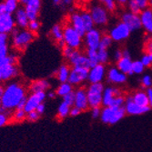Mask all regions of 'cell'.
Here are the masks:
<instances>
[{"mask_svg":"<svg viewBox=\"0 0 152 152\" xmlns=\"http://www.w3.org/2000/svg\"><path fill=\"white\" fill-rule=\"evenodd\" d=\"M26 96L25 88L18 83H11L4 88V92L1 99V107L11 111L16 109L19 102Z\"/></svg>","mask_w":152,"mask_h":152,"instance_id":"obj_1","label":"cell"},{"mask_svg":"<svg viewBox=\"0 0 152 152\" xmlns=\"http://www.w3.org/2000/svg\"><path fill=\"white\" fill-rule=\"evenodd\" d=\"M12 42L14 48L17 49H25L34 39V34L28 31L27 29L19 30L18 27H15L11 32Z\"/></svg>","mask_w":152,"mask_h":152,"instance_id":"obj_2","label":"cell"},{"mask_svg":"<svg viewBox=\"0 0 152 152\" xmlns=\"http://www.w3.org/2000/svg\"><path fill=\"white\" fill-rule=\"evenodd\" d=\"M126 115L125 107H107L101 109L100 119L105 124H113L118 123Z\"/></svg>","mask_w":152,"mask_h":152,"instance_id":"obj_3","label":"cell"},{"mask_svg":"<svg viewBox=\"0 0 152 152\" xmlns=\"http://www.w3.org/2000/svg\"><path fill=\"white\" fill-rule=\"evenodd\" d=\"M104 85L102 83L90 84L87 88V96L89 107H100L102 105V96L104 92Z\"/></svg>","mask_w":152,"mask_h":152,"instance_id":"obj_4","label":"cell"},{"mask_svg":"<svg viewBox=\"0 0 152 152\" xmlns=\"http://www.w3.org/2000/svg\"><path fill=\"white\" fill-rule=\"evenodd\" d=\"M63 40L66 46L75 50H78L83 43L82 37L70 25H67L63 27Z\"/></svg>","mask_w":152,"mask_h":152,"instance_id":"obj_5","label":"cell"},{"mask_svg":"<svg viewBox=\"0 0 152 152\" xmlns=\"http://www.w3.org/2000/svg\"><path fill=\"white\" fill-rule=\"evenodd\" d=\"M18 2L19 4L24 6L27 18H28L29 21L37 20L39 12L41 9L40 0H22V1H18Z\"/></svg>","mask_w":152,"mask_h":152,"instance_id":"obj_6","label":"cell"},{"mask_svg":"<svg viewBox=\"0 0 152 152\" xmlns=\"http://www.w3.org/2000/svg\"><path fill=\"white\" fill-rule=\"evenodd\" d=\"M89 13L96 26H104L108 22V12L102 4L92 6Z\"/></svg>","mask_w":152,"mask_h":152,"instance_id":"obj_7","label":"cell"},{"mask_svg":"<svg viewBox=\"0 0 152 152\" xmlns=\"http://www.w3.org/2000/svg\"><path fill=\"white\" fill-rule=\"evenodd\" d=\"M130 33L131 31L129 30V27L124 23L119 22L110 29L108 36L111 37L113 41L120 42V41L126 40L130 36Z\"/></svg>","mask_w":152,"mask_h":152,"instance_id":"obj_8","label":"cell"},{"mask_svg":"<svg viewBox=\"0 0 152 152\" xmlns=\"http://www.w3.org/2000/svg\"><path fill=\"white\" fill-rule=\"evenodd\" d=\"M88 70L89 69L84 68V67H72L70 69V73H69L67 82L69 83L71 86L80 85L81 83L88 80Z\"/></svg>","mask_w":152,"mask_h":152,"instance_id":"obj_9","label":"cell"},{"mask_svg":"<svg viewBox=\"0 0 152 152\" xmlns=\"http://www.w3.org/2000/svg\"><path fill=\"white\" fill-rule=\"evenodd\" d=\"M102 37L101 32L98 28H93L86 33L84 36V43L88 49L98 50Z\"/></svg>","mask_w":152,"mask_h":152,"instance_id":"obj_10","label":"cell"},{"mask_svg":"<svg viewBox=\"0 0 152 152\" xmlns=\"http://www.w3.org/2000/svg\"><path fill=\"white\" fill-rule=\"evenodd\" d=\"M46 98H47L46 92H36V93H32L30 96H27L26 103L24 107L26 113L27 114L31 111H35L39 104L44 103Z\"/></svg>","mask_w":152,"mask_h":152,"instance_id":"obj_11","label":"cell"},{"mask_svg":"<svg viewBox=\"0 0 152 152\" xmlns=\"http://www.w3.org/2000/svg\"><path fill=\"white\" fill-rule=\"evenodd\" d=\"M121 22L125 24L131 32L140 30L142 27L140 15H135L129 11L124 12L121 15Z\"/></svg>","mask_w":152,"mask_h":152,"instance_id":"obj_12","label":"cell"},{"mask_svg":"<svg viewBox=\"0 0 152 152\" xmlns=\"http://www.w3.org/2000/svg\"><path fill=\"white\" fill-rule=\"evenodd\" d=\"M107 75L105 65L98 64L96 66L89 68L88 70V80L90 84H98V83H102L105 76Z\"/></svg>","mask_w":152,"mask_h":152,"instance_id":"obj_13","label":"cell"},{"mask_svg":"<svg viewBox=\"0 0 152 152\" xmlns=\"http://www.w3.org/2000/svg\"><path fill=\"white\" fill-rule=\"evenodd\" d=\"M16 27V22L14 17L10 14L5 13L0 15V34L9 35Z\"/></svg>","mask_w":152,"mask_h":152,"instance_id":"obj_14","label":"cell"},{"mask_svg":"<svg viewBox=\"0 0 152 152\" xmlns=\"http://www.w3.org/2000/svg\"><path fill=\"white\" fill-rule=\"evenodd\" d=\"M125 110H126V114L129 115H141L148 112L150 110L149 107H140L137 106L134 101L132 100V96H129L128 98H126V102H125Z\"/></svg>","mask_w":152,"mask_h":152,"instance_id":"obj_15","label":"cell"},{"mask_svg":"<svg viewBox=\"0 0 152 152\" xmlns=\"http://www.w3.org/2000/svg\"><path fill=\"white\" fill-rule=\"evenodd\" d=\"M70 65H72L73 67H84L89 69L90 66L88 59L86 55L80 53L78 50H74L71 57L67 59Z\"/></svg>","mask_w":152,"mask_h":152,"instance_id":"obj_16","label":"cell"},{"mask_svg":"<svg viewBox=\"0 0 152 152\" xmlns=\"http://www.w3.org/2000/svg\"><path fill=\"white\" fill-rule=\"evenodd\" d=\"M74 107H77L80 109L81 111L87 110L89 106H88V96H87V89L86 88H78L77 90L75 91V103Z\"/></svg>","mask_w":152,"mask_h":152,"instance_id":"obj_17","label":"cell"},{"mask_svg":"<svg viewBox=\"0 0 152 152\" xmlns=\"http://www.w3.org/2000/svg\"><path fill=\"white\" fill-rule=\"evenodd\" d=\"M107 79L109 83L112 84H123L127 81L128 76L120 72L117 67L109 68L107 72Z\"/></svg>","mask_w":152,"mask_h":152,"instance_id":"obj_18","label":"cell"},{"mask_svg":"<svg viewBox=\"0 0 152 152\" xmlns=\"http://www.w3.org/2000/svg\"><path fill=\"white\" fill-rule=\"evenodd\" d=\"M121 95V91L115 87H107L104 89L102 96V105L105 107H110L114 100V99L118 96Z\"/></svg>","mask_w":152,"mask_h":152,"instance_id":"obj_19","label":"cell"},{"mask_svg":"<svg viewBox=\"0 0 152 152\" xmlns=\"http://www.w3.org/2000/svg\"><path fill=\"white\" fill-rule=\"evenodd\" d=\"M69 22H70V26L73 27V28L82 37H84V36L86 35L87 31L85 29L84 24H83V20L81 18V14L78 12H74L70 15L69 18Z\"/></svg>","mask_w":152,"mask_h":152,"instance_id":"obj_20","label":"cell"},{"mask_svg":"<svg viewBox=\"0 0 152 152\" xmlns=\"http://www.w3.org/2000/svg\"><path fill=\"white\" fill-rule=\"evenodd\" d=\"M141 26L148 34H152V9L147 8L140 14Z\"/></svg>","mask_w":152,"mask_h":152,"instance_id":"obj_21","label":"cell"},{"mask_svg":"<svg viewBox=\"0 0 152 152\" xmlns=\"http://www.w3.org/2000/svg\"><path fill=\"white\" fill-rule=\"evenodd\" d=\"M14 19H15L16 24L20 27V28H22V29L27 28L29 20H28V18H27V16H26V13L25 11L24 7L18 8V10L15 12V18H14Z\"/></svg>","mask_w":152,"mask_h":152,"instance_id":"obj_22","label":"cell"},{"mask_svg":"<svg viewBox=\"0 0 152 152\" xmlns=\"http://www.w3.org/2000/svg\"><path fill=\"white\" fill-rule=\"evenodd\" d=\"M2 74V81H7L14 77H16L19 71L16 65H7L0 68Z\"/></svg>","mask_w":152,"mask_h":152,"instance_id":"obj_23","label":"cell"},{"mask_svg":"<svg viewBox=\"0 0 152 152\" xmlns=\"http://www.w3.org/2000/svg\"><path fill=\"white\" fill-rule=\"evenodd\" d=\"M132 63L131 58H122L117 62V68L125 75H133L132 73Z\"/></svg>","mask_w":152,"mask_h":152,"instance_id":"obj_24","label":"cell"},{"mask_svg":"<svg viewBox=\"0 0 152 152\" xmlns=\"http://www.w3.org/2000/svg\"><path fill=\"white\" fill-rule=\"evenodd\" d=\"M132 100L134 103H136L137 106L140 107H149L148 106V99L146 91L143 90H137L136 91L132 96Z\"/></svg>","mask_w":152,"mask_h":152,"instance_id":"obj_25","label":"cell"},{"mask_svg":"<svg viewBox=\"0 0 152 152\" xmlns=\"http://www.w3.org/2000/svg\"><path fill=\"white\" fill-rule=\"evenodd\" d=\"M50 88V83L47 79H39L34 81L30 85V91L32 93L36 92H46Z\"/></svg>","mask_w":152,"mask_h":152,"instance_id":"obj_26","label":"cell"},{"mask_svg":"<svg viewBox=\"0 0 152 152\" xmlns=\"http://www.w3.org/2000/svg\"><path fill=\"white\" fill-rule=\"evenodd\" d=\"M51 36L56 40V42L58 43V46H60L61 48L65 46L63 40V27L60 25L57 24L53 26V27L51 28Z\"/></svg>","mask_w":152,"mask_h":152,"instance_id":"obj_27","label":"cell"},{"mask_svg":"<svg viewBox=\"0 0 152 152\" xmlns=\"http://www.w3.org/2000/svg\"><path fill=\"white\" fill-rule=\"evenodd\" d=\"M81 18H82L83 24H84L85 29H86L87 32L93 29V28H95V24L93 22V19L91 18L89 11H85V12L81 13Z\"/></svg>","mask_w":152,"mask_h":152,"instance_id":"obj_28","label":"cell"},{"mask_svg":"<svg viewBox=\"0 0 152 152\" xmlns=\"http://www.w3.org/2000/svg\"><path fill=\"white\" fill-rule=\"evenodd\" d=\"M70 73V68L67 65H62L58 68V79L61 83H66L68 80V77H69Z\"/></svg>","mask_w":152,"mask_h":152,"instance_id":"obj_29","label":"cell"},{"mask_svg":"<svg viewBox=\"0 0 152 152\" xmlns=\"http://www.w3.org/2000/svg\"><path fill=\"white\" fill-rule=\"evenodd\" d=\"M86 56L88 59L90 68L96 66L99 63V58H98V50H93V49H87Z\"/></svg>","mask_w":152,"mask_h":152,"instance_id":"obj_30","label":"cell"},{"mask_svg":"<svg viewBox=\"0 0 152 152\" xmlns=\"http://www.w3.org/2000/svg\"><path fill=\"white\" fill-rule=\"evenodd\" d=\"M4 4H5L6 13L10 14V15L15 13L19 7V2L17 1V0H6V1H4Z\"/></svg>","mask_w":152,"mask_h":152,"instance_id":"obj_31","label":"cell"},{"mask_svg":"<svg viewBox=\"0 0 152 152\" xmlns=\"http://www.w3.org/2000/svg\"><path fill=\"white\" fill-rule=\"evenodd\" d=\"M73 91V88H72V86L69 84L68 82H66V83H61V84L58 86V88H57V95L60 96H63L69 94L70 92Z\"/></svg>","mask_w":152,"mask_h":152,"instance_id":"obj_32","label":"cell"},{"mask_svg":"<svg viewBox=\"0 0 152 152\" xmlns=\"http://www.w3.org/2000/svg\"><path fill=\"white\" fill-rule=\"evenodd\" d=\"M70 107L66 105V103H64L63 101L60 103V105L58 106V117L59 118H65L67 116H69V112H70Z\"/></svg>","mask_w":152,"mask_h":152,"instance_id":"obj_33","label":"cell"},{"mask_svg":"<svg viewBox=\"0 0 152 152\" xmlns=\"http://www.w3.org/2000/svg\"><path fill=\"white\" fill-rule=\"evenodd\" d=\"M112 42H113V40L108 35H103L98 50H107L110 48V46L112 45Z\"/></svg>","mask_w":152,"mask_h":152,"instance_id":"obj_34","label":"cell"},{"mask_svg":"<svg viewBox=\"0 0 152 152\" xmlns=\"http://www.w3.org/2000/svg\"><path fill=\"white\" fill-rule=\"evenodd\" d=\"M102 6L106 8L107 12H114L118 7V4L114 0H104L101 2Z\"/></svg>","mask_w":152,"mask_h":152,"instance_id":"obj_35","label":"cell"},{"mask_svg":"<svg viewBox=\"0 0 152 152\" xmlns=\"http://www.w3.org/2000/svg\"><path fill=\"white\" fill-rule=\"evenodd\" d=\"M98 58L99 63L101 65H105L109 60V54L107 50H98Z\"/></svg>","mask_w":152,"mask_h":152,"instance_id":"obj_36","label":"cell"},{"mask_svg":"<svg viewBox=\"0 0 152 152\" xmlns=\"http://www.w3.org/2000/svg\"><path fill=\"white\" fill-rule=\"evenodd\" d=\"M145 69L144 65L140 60H136L132 63V73L133 74H141Z\"/></svg>","mask_w":152,"mask_h":152,"instance_id":"obj_37","label":"cell"},{"mask_svg":"<svg viewBox=\"0 0 152 152\" xmlns=\"http://www.w3.org/2000/svg\"><path fill=\"white\" fill-rule=\"evenodd\" d=\"M128 8H129V12L132 13V14H135V15H140L141 13L140 9L139 8L137 5V2L136 0H129L128 2Z\"/></svg>","mask_w":152,"mask_h":152,"instance_id":"obj_38","label":"cell"},{"mask_svg":"<svg viewBox=\"0 0 152 152\" xmlns=\"http://www.w3.org/2000/svg\"><path fill=\"white\" fill-rule=\"evenodd\" d=\"M125 102H126V98L125 96H123L122 95L120 96H118L114 99L112 104L110 107H123L125 106Z\"/></svg>","mask_w":152,"mask_h":152,"instance_id":"obj_39","label":"cell"},{"mask_svg":"<svg viewBox=\"0 0 152 152\" xmlns=\"http://www.w3.org/2000/svg\"><path fill=\"white\" fill-rule=\"evenodd\" d=\"M63 102L66 103V105H68L70 107H74V103H75V91H72L69 94L64 96H63Z\"/></svg>","mask_w":152,"mask_h":152,"instance_id":"obj_40","label":"cell"},{"mask_svg":"<svg viewBox=\"0 0 152 152\" xmlns=\"http://www.w3.org/2000/svg\"><path fill=\"white\" fill-rule=\"evenodd\" d=\"M14 118L16 121L21 122L26 118V113L24 109H16L14 112Z\"/></svg>","mask_w":152,"mask_h":152,"instance_id":"obj_41","label":"cell"},{"mask_svg":"<svg viewBox=\"0 0 152 152\" xmlns=\"http://www.w3.org/2000/svg\"><path fill=\"white\" fill-rule=\"evenodd\" d=\"M141 85L143 88H146L147 89L152 87V77L148 74H146L141 78Z\"/></svg>","mask_w":152,"mask_h":152,"instance_id":"obj_42","label":"cell"},{"mask_svg":"<svg viewBox=\"0 0 152 152\" xmlns=\"http://www.w3.org/2000/svg\"><path fill=\"white\" fill-rule=\"evenodd\" d=\"M40 28V23L38 22V20H35V21H29L28 26H27V30L30 31L31 33H35L37 31H38V29Z\"/></svg>","mask_w":152,"mask_h":152,"instance_id":"obj_43","label":"cell"},{"mask_svg":"<svg viewBox=\"0 0 152 152\" xmlns=\"http://www.w3.org/2000/svg\"><path fill=\"white\" fill-rule=\"evenodd\" d=\"M141 63L144 65L145 67L150 66L152 65V54H145L140 59Z\"/></svg>","mask_w":152,"mask_h":152,"instance_id":"obj_44","label":"cell"},{"mask_svg":"<svg viewBox=\"0 0 152 152\" xmlns=\"http://www.w3.org/2000/svg\"><path fill=\"white\" fill-rule=\"evenodd\" d=\"M39 118H40V115L35 110V111H31L29 113H27L26 119H27V120L30 121V122H36L37 120L39 119Z\"/></svg>","mask_w":152,"mask_h":152,"instance_id":"obj_45","label":"cell"},{"mask_svg":"<svg viewBox=\"0 0 152 152\" xmlns=\"http://www.w3.org/2000/svg\"><path fill=\"white\" fill-rule=\"evenodd\" d=\"M74 50L75 49H73V48H69V47H67V46H64L63 48H62V54H63V56L66 58V59H68L70 57H71V55L73 54V52H74Z\"/></svg>","mask_w":152,"mask_h":152,"instance_id":"obj_46","label":"cell"},{"mask_svg":"<svg viewBox=\"0 0 152 152\" xmlns=\"http://www.w3.org/2000/svg\"><path fill=\"white\" fill-rule=\"evenodd\" d=\"M137 5L140 9V11H143L147 8H148V0H136Z\"/></svg>","mask_w":152,"mask_h":152,"instance_id":"obj_47","label":"cell"},{"mask_svg":"<svg viewBox=\"0 0 152 152\" xmlns=\"http://www.w3.org/2000/svg\"><path fill=\"white\" fill-rule=\"evenodd\" d=\"M9 36L7 34H0V48L7 46Z\"/></svg>","mask_w":152,"mask_h":152,"instance_id":"obj_48","label":"cell"},{"mask_svg":"<svg viewBox=\"0 0 152 152\" xmlns=\"http://www.w3.org/2000/svg\"><path fill=\"white\" fill-rule=\"evenodd\" d=\"M8 123V114L0 112V128L4 127Z\"/></svg>","mask_w":152,"mask_h":152,"instance_id":"obj_49","label":"cell"},{"mask_svg":"<svg viewBox=\"0 0 152 152\" xmlns=\"http://www.w3.org/2000/svg\"><path fill=\"white\" fill-rule=\"evenodd\" d=\"M145 51L146 54H152V37L148 38L145 42Z\"/></svg>","mask_w":152,"mask_h":152,"instance_id":"obj_50","label":"cell"},{"mask_svg":"<svg viewBox=\"0 0 152 152\" xmlns=\"http://www.w3.org/2000/svg\"><path fill=\"white\" fill-rule=\"evenodd\" d=\"M91 115L93 118H100L101 115V108L100 107H93L91 108Z\"/></svg>","mask_w":152,"mask_h":152,"instance_id":"obj_51","label":"cell"},{"mask_svg":"<svg viewBox=\"0 0 152 152\" xmlns=\"http://www.w3.org/2000/svg\"><path fill=\"white\" fill-rule=\"evenodd\" d=\"M123 58V55H122V50L120 49H117L114 51V54H113V59L118 62V60H120L121 58Z\"/></svg>","mask_w":152,"mask_h":152,"instance_id":"obj_52","label":"cell"},{"mask_svg":"<svg viewBox=\"0 0 152 152\" xmlns=\"http://www.w3.org/2000/svg\"><path fill=\"white\" fill-rule=\"evenodd\" d=\"M81 112H82V111H81L80 109H78L77 107H72L70 108L69 116H70V117H77V116H78Z\"/></svg>","mask_w":152,"mask_h":152,"instance_id":"obj_53","label":"cell"},{"mask_svg":"<svg viewBox=\"0 0 152 152\" xmlns=\"http://www.w3.org/2000/svg\"><path fill=\"white\" fill-rule=\"evenodd\" d=\"M148 99V106L150 108H152V88H149L146 90Z\"/></svg>","mask_w":152,"mask_h":152,"instance_id":"obj_54","label":"cell"},{"mask_svg":"<svg viewBox=\"0 0 152 152\" xmlns=\"http://www.w3.org/2000/svg\"><path fill=\"white\" fill-rule=\"evenodd\" d=\"M45 110H46V105H45L44 103H41V104H39V105L37 106V109H36V111L41 116V115H42V114L45 112Z\"/></svg>","mask_w":152,"mask_h":152,"instance_id":"obj_55","label":"cell"},{"mask_svg":"<svg viewBox=\"0 0 152 152\" xmlns=\"http://www.w3.org/2000/svg\"><path fill=\"white\" fill-rule=\"evenodd\" d=\"M26 99H27V96H26L25 98L19 102V104L18 105V107H17L16 109H24V107L26 106Z\"/></svg>","mask_w":152,"mask_h":152,"instance_id":"obj_56","label":"cell"},{"mask_svg":"<svg viewBox=\"0 0 152 152\" xmlns=\"http://www.w3.org/2000/svg\"><path fill=\"white\" fill-rule=\"evenodd\" d=\"M6 13V8H5V4L4 2L0 3V15H3Z\"/></svg>","mask_w":152,"mask_h":152,"instance_id":"obj_57","label":"cell"},{"mask_svg":"<svg viewBox=\"0 0 152 152\" xmlns=\"http://www.w3.org/2000/svg\"><path fill=\"white\" fill-rule=\"evenodd\" d=\"M122 55H123V58H130V53L128 49L122 50Z\"/></svg>","mask_w":152,"mask_h":152,"instance_id":"obj_58","label":"cell"},{"mask_svg":"<svg viewBox=\"0 0 152 152\" xmlns=\"http://www.w3.org/2000/svg\"><path fill=\"white\" fill-rule=\"evenodd\" d=\"M56 96H57V93L56 92H54V91H50L47 94V96L49 99H55L56 98Z\"/></svg>","mask_w":152,"mask_h":152,"instance_id":"obj_59","label":"cell"},{"mask_svg":"<svg viewBox=\"0 0 152 152\" xmlns=\"http://www.w3.org/2000/svg\"><path fill=\"white\" fill-rule=\"evenodd\" d=\"M128 2L129 1H127V0H118V1H117V4H120L122 7L124 6V5H128Z\"/></svg>","mask_w":152,"mask_h":152,"instance_id":"obj_60","label":"cell"},{"mask_svg":"<svg viewBox=\"0 0 152 152\" xmlns=\"http://www.w3.org/2000/svg\"><path fill=\"white\" fill-rule=\"evenodd\" d=\"M3 92H4V88L2 86H0V107H1V99H2Z\"/></svg>","mask_w":152,"mask_h":152,"instance_id":"obj_61","label":"cell"},{"mask_svg":"<svg viewBox=\"0 0 152 152\" xmlns=\"http://www.w3.org/2000/svg\"><path fill=\"white\" fill-rule=\"evenodd\" d=\"M148 7L152 9V0H148Z\"/></svg>","mask_w":152,"mask_h":152,"instance_id":"obj_62","label":"cell"},{"mask_svg":"<svg viewBox=\"0 0 152 152\" xmlns=\"http://www.w3.org/2000/svg\"><path fill=\"white\" fill-rule=\"evenodd\" d=\"M2 81V74H1V70H0V82Z\"/></svg>","mask_w":152,"mask_h":152,"instance_id":"obj_63","label":"cell"}]
</instances>
